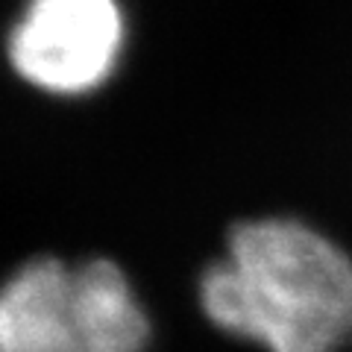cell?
<instances>
[{"label":"cell","mask_w":352,"mask_h":352,"mask_svg":"<svg viewBox=\"0 0 352 352\" xmlns=\"http://www.w3.org/2000/svg\"><path fill=\"white\" fill-rule=\"evenodd\" d=\"M124 38L118 0H27L9 30L6 59L44 94L82 97L112 80Z\"/></svg>","instance_id":"obj_3"},{"label":"cell","mask_w":352,"mask_h":352,"mask_svg":"<svg viewBox=\"0 0 352 352\" xmlns=\"http://www.w3.org/2000/svg\"><path fill=\"white\" fill-rule=\"evenodd\" d=\"M197 300L214 329L264 352H338L352 338V258L302 220H241Z\"/></svg>","instance_id":"obj_1"},{"label":"cell","mask_w":352,"mask_h":352,"mask_svg":"<svg viewBox=\"0 0 352 352\" xmlns=\"http://www.w3.org/2000/svg\"><path fill=\"white\" fill-rule=\"evenodd\" d=\"M153 323L118 261L32 256L0 279V352H147Z\"/></svg>","instance_id":"obj_2"}]
</instances>
